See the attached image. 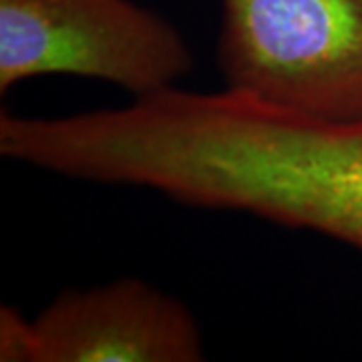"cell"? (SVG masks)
Wrapping results in <instances>:
<instances>
[{
    "instance_id": "obj_5",
    "label": "cell",
    "mask_w": 362,
    "mask_h": 362,
    "mask_svg": "<svg viewBox=\"0 0 362 362\" xmlns=\"http://www.w3.org/2000/svg\"><path fill=\"white\" fill-rule=\"evenodd\" d=\"M0 361L39 362L37 326L13 306L0 308Z\"/></svg>"
},
{
    "instance_id": "obj_1",
    "label": "cell",
    "mask_w": 362,
    "mask_h": 362,
    "mask_svg": "<svg viewBox=\"0 0 362 362\" xmlns=\"http://www.w3.org/2000/svg\"><path fill=\"white\" fill-rule=\"evenodd\" d=\"M228 89L302 115L362 117V0H223Z\"/></svg>"
},
{
    "instance_id": "obj_2",
    "label": "cell",
    "mask_w": 362,
    "mask_h": 362,
    "mask_svg": "<svg viewBox=\"0 0 362 362\" xmlns=\"http://www.w3.org/2000/svg\"><path fill=\"white\" fill-rule=\"evenodd\" d=\"M194 65L181 35L131 0H0V90L49 73L147 97Z\"/></svg>"
},
{
    "instance_id": "obj_3",
    "label": "cell",
    "mask_w": 362,
    "mask_h": 362,
    "mask_svg": "<svg viewBox=\"0 0 362 362\" xmlns=\"http://www.w3.org/2000/svg\"><path fill=\"white\" fill-rule=\"evenodd\" d=\"M39 362H197L192 312L137 278L66 290L35 320Z\"/></svg>"
},
{
    "instance_id": "obj_4",
    "label": "cell",
    "mask_w": 362,
    "mask_h": 362,
    "mask_svg": "<svg viewBox=\"0 0 362 362\" xmlns=\"http://www.w3.org/2000/svg\"><path fill=\"white\" fill-rule=\"evenodd\" d=\"M334 211L340 238L362 252V125L338 173Z\"/></svg>"
}]
</instances>
